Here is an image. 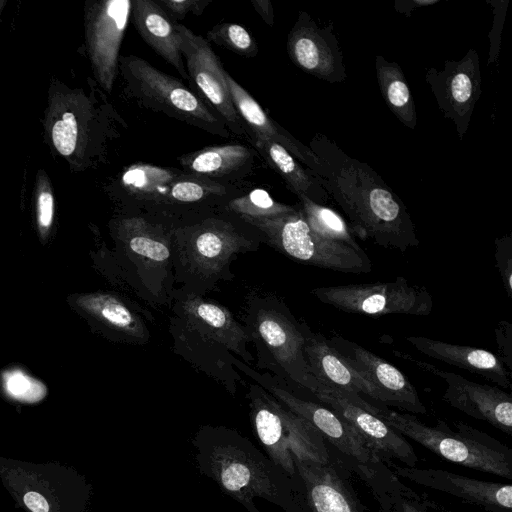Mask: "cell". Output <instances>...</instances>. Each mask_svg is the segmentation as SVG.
Here are the masks:
<instances>
[{
	"label": "cell",
	"mask_w": 512,
	"mask_h": 512,
	"mask_svg": "<svg viewBox=\"0 0 512 512\" xmlns=\"http://www.w3.org/2000/svg\"><path fill=\"white\" fill-rule=\"evenodd\" d=\"M0 482L24 512H85L90 487L68 465L0 456Z\"/></svg>",
	"instance_id": "8"
},
{
	"label": "cell",
	"mask_w": 512,
	"mask_h": 512,
	"mask_svg": "<svg viewBox=\"0 0 512 512\" xmlns=\"http://www.w3.org/2000/svg\"><path fill=\"white\" fill-rule=\"evenodd\" d=\"M425 80L444 117L454 122L462 139L481 95L482 80L477 52L469 49L461 60L445 61L441 70L429 68Z\"/></svg>",
	"instance_id": "17"
},
{
	"label": "cell",
	"mask_w": 512,
	"mask_h": 512,
	"mask_svg": "<svg viewBox=\"0 0 512 512\" xmlns=\"http://www.w3.org/2000/svg\"><path fill=\"white\" fill-rule=\"evenodd\" d=\"M264 243L261 233L238 218L207 216L175 226L172 235L175 288L203 296L219 291V284L231 281L232 261L255 252Z\"/></svg>",
	"instance_id": "3"
},
{
	"label": "cell",
	"mask_w": 512,
	"mask_h": 512,
	"mask_svg": "<svg viewBox=\"0 0 512 512\" xmlns=\"http://www.w3.org/2000/svg\"><path fill=\"white\" fill-rule=\"evenodd\" d=\"M297 206L274 200L262 189H255L246 195L230 200L226 210L238 217L273 218L296 211Z\"/></svg>",
	"instance_id": "32"
},
{
	"label": "cell",
	"mask_w": 512,
	"mask_h": 512,
	"mask_svg": "<svg viewBox=\"0 0 512 512\" xmlns=\"http://www.w3.org/2000/svg\"><path fill=\"white\" fill-rule=\"evenodd\" d=\"M54 214V201L49 192H42L38 198V224L42 236H46Z\"/></svg>",
	"instance_id": "39"
},
{
	"label": "cell",
	"mask_w": 512,
	"mask_h": 512,
	"mask_svg": "<svg viewBox=\"0 0 512 512\" xmlns=\"http://www.w3.org/2000/svg\"><path fill=\"white\" fill-rule=\"evenodd\" d=\"M295 467L306 487L312 512H359L328 464L295 461Z\"/></svg>",
	"instance_id": "27"
},
{
	"label": "cell",
	"mask_w": 512,
	"mask_h": 512,
	"mask_svg": "<svg viewBox=\"0 0 512 512\" xmlns=\"http://www.w3.org/2000/svg\"><path fill=\"white\" fill-rule=\"evenodd\" d=\"M394 354L414 363L446 383L443 400L470 417L485 421L500 431L512 434V397L498 386L479 384L459 374L438 369L400 351Z\"/></svg>",
	"instance_id": "15"
},
{
	"label": "cell",
	"mask_w": 512,
	"mask_h": 512,
	"mask_svg": "<svg viewBox=\"0 0 512 512\" xmlns=\"http://www.w3.org/2000/svg\"><path fill=\"white\" fill-rule=\"evenodd\" d=\"M495 263L504 290L512 298V237L506 235L495 240Z\"/></svg>",
	"instance_id": "36"
},
{
	"label": "cell",
	"mask_w": 512,
	"mask_h": 512,
	"mask_svg": "<svg viewBox=\"0 0 512 512\" xmlns=\"http://www.w3.org/2000/svg\"><path fill=\"white\" fill-rule=\"evenodd\" d=\"M169 308L173 351L235 395L243 380L234 365L236 357L248 366L254 361L244 325L223 305L178 289Z\"/></svg>",
	"instance_id": "2"
},
{
	"label": "cell",
	"mask_w": 512,
	"mask_h": 512,
	"mask_svg": "<svg viewBox=\"0 0 512 512\" xmlns=\"http://www.w3.org/2000/svg\"><path fill=\"white\" fill-rule=\"evenodd\" d=\"M237 370L251 377L258 385L296 415L307 420L341 452L361 464H376L378 455L368 446L356 429L333 410L317 403L303 400L274 382L269 374H260L239 358L235 360Z\"/></svg>",
	"instance_id": "13"
},
{
	"label": "cell",
	"mask_w": 512,
	"mask_h": 512,
	"mask_svg": "<svg viewBox=\"0 0 512 512\" xmlns=\"http://www.w3.org/2000/svg\"><path fill=\"white\" fill-rule=\"evenodd\" d=\"M173 228L160 219L135 214L116 222L115 261L128 298L170 307L175 289Z\"/></svg>",
	"instance_id": "4"
},
{
	"label": "cell",
	"mask_w": 512,
	"mask_h": 512,
	"mask_svg": "<svg viewBox=\"0 0 512 512\" xmlns=\"http://www.w3.org/2000/svg\"><path fill=\"white\" fill-rule=\"evenodd\" d=\"M3 380L7 393L20 401H38L46 392L42 383L20 371L6 373Z\"/></svg>",
	"instance_id": "34"
},
{
	"label": "cell",
	"mask_w": 512,
	"mask_h": 512,
	"mask_svg": "<svg viewBox=\"0 0 512 512\" xmlns=\"http://www.w3.org/2000/svg\"><path fill=\"white\" fill-rule=\"evenodd\" d=\"M329 342L377 389L381 404L414 414L427 413L416 387L393 364L340 336L333 337Z\"/></svg>",
	"instance_id": "19"
},
{
	"label": "cell",
	"mask_w": 512,
	"mask_h": 512,
	"mask_svg": "<svg viewBox=\"0 0 512 512\" xmlns=\"http://www.w3.org/2000/svg\"><path fill=\"white\" fill-rule=\"evenodd\" d=\"M204 462L220 487L250 512H258L255 497L284 504L277 467L253 449L228 442L215 443L205 452Z\"/></svg>",
	"instance_id": "12"
},
{
	"label": "cell",
	"mask_w": 512,
	"mask_h": 512,
	"mask_svg": "<svg viewBox=\"0 0 512 512\" xmlns=\"http://www.w3.org/2000/svg\"><path fill=\"white\" fill-rule=\"evenodd\" d=\"M497 357L511 372L512 370V324L509 321H499L495 329Z\"/></svg>",
	"instance_id": "38"
},
{
	"label": "cell",
	"mask_w": 512,
	"mask_h": 512,
	"mask_svg": "<svg viewBox=\"0 0 512 512\" xmlns=\"http://www.w3.org/2000/svg\"><path fill=\"white\" fill-rule=\"evenodd\" d=\"M311 294L340 311L370 317L390 314L428 316L434 304L425 286L411 283L402 276L390 282L317 287Z\"/></svg>",
	"instance_id": "11"
},
{
	"label": "cell",
	"mask_w": 512,
	"mask_h": 512,
	"mask_svg": "<svg viewBox=\"0 0 512 512\" xmlns=\"http://www.w3.org/2000/svg\"><path fill=\"white\" fill-rule=\"evenodd\" d=\"M406 340L428 357L477 374L500 388L511 389L510 371L491 351L422 336H410Z\"/></svg>",
	"instance_id": "25"
},
{
	"label": "cell",
	"mask_w": 512,
	"mask_h": 512,
	"mask_svg": "<svg viewBox=\"0 0 512 512\" xmlns=\"http://www.w3.org/2000/svg\"><path fill=\"white\" fill-rule=\"evenodd\" d=\"M225 78L235 110L252 130L255 138H266L283 146L298 161L320 178L326 174V166L308 147L273 121L260 104L228 72Z\"/></svg>",
	"instance_id": "23"
},
{
	"label": "cell",
	"mask_w": 512,
	"mask_h": 512,
	"mask_svg": "<svg viewBox=\"0 0 512 512\" xmlns=\"http://www.w3.org/2000/svg\"><path fill=\"white\" fill-rule=\"evenodd\" d=\"M305 338L304 354L317 381L322 386L361 394L380 403L377 389L355 370L321 333L301 322Z\"/></svg>",
	"instance_id": "22"
},
{
	"label": "cell",
	"mask_w": 512,
	"mask_h": 512,
	"mask_svg": "<svg viewBox=\"0 0 512 512\" xmlns=\"http://www.w3.org/2000/svg\"><path fill=\"white\" fill-rule=\"evenodd\" d=\"M254 432L270 461L286 475L297 471L295 461L328 464L323 436L257 383L247 393Z\"/></svg>",
	"instance_id": "7"
},
{
	"label": "cell",
	"mask_w": 512,
	"mask_h": 512,
	"mask_svg": "<svg viewBox=\"0 0 512 512\" xmlns=\"http://www.w3.org/2000/svg\"><path fill=\"white\" fill-rule=\"evenodd\" d=\"M255 145L298 198L307 197L321 205L328 202L329 194L320 184V177L303 168L283 146L266 138H255Z\"/></svg>",
	"instance_id": "28"
},
{
	"label": "cell",
	"mask_w": 512,
	"mask_h": 512,
	"mask_svg": "<svg viewBox=\"0 0 512 512\" xmlns=\"http://www.w3.org/2000/svg\"><path fill=\"white\" fill-rule=\"evenodd\" d=\"M156 3L172 19H183L188 13L200 16L210 0H157Z\"/></svg>",
	"instance_id": "37"
},
{
	"label": "cell",
	"mask_w": 512,
	"mask_h": 512,
	"mask_svg": "<svg viewBox=\"0 0 512 512\" xmlns=\"http://www.w3.org/2000/svg\"><path fill=\"white\" fill-rule=\"evenodd\" d=\"M251 3L265 23L272 26L274 22V15L271 2L268 0H252Z\"/></svg>",
	"instance_id": "40"
},
{
	"label": "cell",
	"mask_w": 512,
	"mask_h": 512,
	"mask_svg": "<svg viewBox=\"0 0 512 512\" xmlns=\"http://www.w3.org/2000/svg\"><path fill=\"white\" fill-rule=\"evenodd\" d=\"M316 397L351 424L380 459L394 458L408 467H416L418 458L411 444L381 418L326 386Z\"/></svg>",
	"instance_id": "20"
},
{
	"label": "cell",
	"mask_w": 512,
	"mask_h": 512,
	"mask_svg": "<svg viewBox=\"0 0 512 512\" xmlns=\"http://www.w3.org/2000/svg\"><path fill=\"white\" fill-rule=\"evenodd\" d=\"M130 0L103 2L92 19V60L102 84L110 89L118 66V56L129 19Z\"/></svg>",
	"instance_id": "24"
},
{
	"label": "cell",
	"mask_w": 512,
	"mask_h": 512,
	"mask_svg": "<svg viewBox=\"0 0 512 512\" xmlns=\"http://www.w3.org/2000/svg\"><path fill=\"white\" fill-rule=\"evenodd\" d=\"M220 45L245 57L258 53L257 45L248 31L237 23H222L207 32V41Z\"/></svg>",
	"instance_id": "33"
},
{
	"label": "cell",
	"mask_w": 512,
	"mask_h": 512,
	"mask_svg": "<svg viewBox=\"0 0 512 512\" xmlns=\"http://www.w3.org/2000/svg\"><path fill=\"white\" fill-rule=\"evenodd\" d=\"M395 470L413 483L448 493L492 512H511L510 484L477 480L440 469L395 466Z\"/></svg>",
	"instance_id": "21"
},
{
	"label": "cell",
	"mask_w": 512,
	"mask_h": 512,
	"mask_svg": "<svg viewBox=\"0 0 512 512\" xmlns=\"http://www.w3.org/2000/svg\"><path fill=\"white\" fill-rule=\"evenodd\" d=\"M385 423L438 456L468 468L512 479V451L492 437L462 422L456 431L444 421L428 426L410 414L380 406Z\"/></svg>",
	"instance_id": "6"
},
{
	"label": "cell",
	"mask_w": 512,
	"mask_h": 512,
	"mask_svg": "<svg viewBox=\"0 0 512 512\" xmlns=\"http://www.w3.org/2000/svg\"><path fill=\"white\" fill-rule=\"evenodd\" d=\"M399 505L401 512H424L419 507H417L416 504H413L412 502L404 499L400 501Z\"/></svg>",
	"instance_id": "42"
},
{
	"label": "cell",
	"mask_w": 512,
	"mask_h": 512,
	"mask_svg": "<svg viewBox=\"0 0 512 512\" xmlns=\"http://www.w3.org/2000/svg\"><path fill=\"white\" fill-rule=\"evenodd\" d=\"M175 29L189 79L221 116L226 126L237 134H244L241 118L229 94L226 71L208 41L182 24L176 23Z\"/></svg>",
	"instance_id": "16"
},
{
	"label": "cell",
	"mask_w": 512,
	"mask_h": 512,
	"mask_svg": "<svg viewBox=\"0 0 512 512\" xmlns=\"http://www.w3.org/2000/svg\"><path fill=\"white\" fill-rule=\"evenodd\" d=\"M298 199V208L314 233L324 239L345 244L358 252H364L356 242L349 225L336 211L307 197Z\"/></svg>",
	"instance_id": "31"
},
{
	"label": "cell",
	"mask_w": 512,
	"mask_h": 512,
	"mask_svg": "<svg viewBox=\"0 0 512 512\" xmlns=\"http://www.w3.org/2000/svg\"><path fill=\"white\" fill-rule=\"evenodd\" d=\"M71 306L109 340L133 345L150 341L146 320L154 322L149 310L138 302L113 292L75 294Z\"/></svg>",
	"instance_id": "14"
},
{
	"label": "cell",
	"mask_w": 512,
	"mask_h": 512,
	"mask_svg": "<svg viewBox=\"0 0 512 512\" xmlns=\"http://www.w3.org/2000/svg\"><path fill=\"white\" fill-rule=\"evenodd\" d=\"M309 148L325 164L320 184L347 215L353 234L400 252L419 245L405 204L370 166L349 157L322 134Z\"/></svg>",
	"instance_id": "1"
},
{
	"label": "cell",
	"mask_w": 512,
	"mask_h": 512,
	"mask_svg": "<svg viewBox=\"0 0 512 512\" xmlns=\"http://www.w3.org/2000/svg\"><path fill=\"white\" fill-rule=\"evenodd\" d=\"M131 15L142 39L184 80H188L175 29L177 22L153 0H132Z\"/></svg>",
	"instance_id": "26"
},
{
	"label": "cell",
	"mask_w": 512,
	"mask_h": 512,
	"mask_svg": "<svg viewBox=\"0 0 512 512\" xmlns=\"http://www.w3.org/2000/svg\"><path fill=\"white\" fill-rule=\"evenodd\" d=\"M244 327L255 345L258 367L309 390L315 396L322 386L304 354L302 324L283 300L251 293L246 297Z\"/></svg>",
	"instance_id": "5"
},
{
	"label": "cell",
	"mask_w": 512,
	"mask_h": 512,
	"mask_svg": "<svg viewBox=\"0 0 512 512\" xmlns=\"http://www.w3.org/2000/svg\"><path fill=\"white\" fill-rule=\"evenodd\" d=\"M375 69L386 105L402 124L414 129L417 124L416 105L401 67L377 55Z\"/></svg>",
	"instance_id": "29"
},
{
	"label": "cell",
	"mask_w": 512,
	"mask_h": 512,
	"mask_svg": "<svg viewBox=\"0 0 512 512\" xmlns=\"http://www.w3.org/2000/svg\"><path fill=\"white\" fill-rule=\"evenodd\" d=\"M438 1L439 0H411L408 1V3L411 4V6L403 4L402 1H396L394 7L398 12L403 13L406 16H409L413 9L420 8L423 6H430L437 3Z\"/></svg>",
	"instance_id": "41"
},
{
	"label": "cell",
	"mask_w": 512,
	"mask_h": 512,
	"mask_svg": "<svg viewBox=\"0 0 512 512\" xmlns=\"http://www.w3.org/2000/svg\"><path fill=\"white\" fill-rule=\"evenodd\" d=\"M78 126L74 115L70 112L63 114L52 128V140L62 155H70L77 144Z\"/></svg>",
	"instance_id": "35"
},
{
	"label": "cell",
	"mask_w": 512,
	"mask_h": 512,
	"mask_svg": "<svg viewBox=\"0 0 512 512\" xmlns=\"http://www.w3.org/2000/svg\"><path fill=\"white\" fill-rule=\"evenodd\" d=\"M251 157V151L240 144L207 147L186 155L182 165L198 175L221 176L242 167Z\"/></svg>",
	"instance_id": "30"
},
{
	"label": "cell",
	"mask_w": 512,
	"mask_h": 512,
	"mask_svg": "<svg viewBox=\"0 0 512 512\" xmlns=\"http://www.w3.org/2000/svg\"><path fill=\"white\" fill-rule=\"evenodd\" d=\"M238 218L258 230L264 243L299 263L354 274L368 273L372 269L365 251L358 252L314 233L298 206L296 211L278 217Z\"/></svg>",
	"instance_id": "9"
},
{
	"label": "cell",
	"mask_w": 512,
	"mask_h": 512,
	"mask_svg": "<svg viewBox=\"0 0 512 512\" xmlns=\"http://www.w3.org/2000/svg\"><path fill=\"white\" fill-rule=\"evenodd\" d=\"M120 65L128 90L147 107L210 133L229 135L224 121L178 79L134 55L122 57Z\"/></svg>",
	"instance_id": "10"
},
{
	"label": "cell",
	"mask_w": 512,
	"mask_h": 512,
	"mask_svg": "<svg viewBox=\"0 0 512 512\" xmlns=\"http://www.w3.org/2000/svg\"><path fill=\"white\" fill-rule=\"evenodd\" d=\"M291 61L304 72L329 83L347 79L344 56L333 26L320 28L312 17L300 11L287 38Z\"/></svg>",
	"instance_id": "18"
}]
</instances>
